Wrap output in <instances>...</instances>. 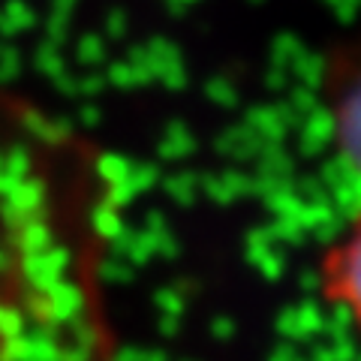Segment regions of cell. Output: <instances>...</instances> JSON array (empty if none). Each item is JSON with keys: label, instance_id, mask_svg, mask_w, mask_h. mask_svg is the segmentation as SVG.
Wrapping results in <instances>:
<instances>
[{"label": "cell", "instance_id": "obj_2", "mask_svg": "<svg viewBox=\"0 0 361 361\" xmlns=\"http://www.w3.org/2000/svg\"><path fill=\"white\" fill-rule=\"evenodd\" d=\"M322 283L329 298L349 313L361 331V217L325 256Z\"/></svg>", "mask_w": 361, "mask_h": 361}, {"label": "cell", "instance_id": "obj_1", "mask_svg": "<svg viewBox=\"0 0 361 361\" xmlns=\"http://www.w3.org/2000/svg\"><path fill=\"white\" fill-rule=\"evenodd\" d=\"M322 106L337 148L361 172V30L346 37L325 61Z\"/></svg>", "mask_w": 361, "mask_h": 361}]
</instances>
